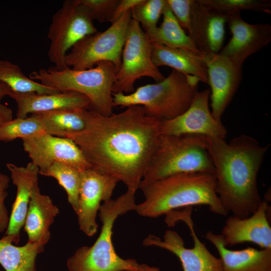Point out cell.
<instances>
[{"instance_id":"obj_13","label":"cell","mask_w":271,"mask_h":271,"mask_svg":"<svg viewBox=\"0 0 271 271\" xmlns=\"http://www.w3.org/2000/svg\"><path fill=\"white\" fill-rule=\"evenodd\" d=\"M119 181L115 178L92 168L80 172L78 211L80 229L88 236L97 231L96 216L101 202L111 199Z\"/></svg>"},{"instance_id":"obj_36","label":"cell","mask_w":271,"mask_h":271,"mask_svg":"<svg viewBox=\"0 0 271 271\" xmlns=\"http://www.w3.org/2000/svg\"><path fill=\"white\" fill-rule=\"evenodd\" d=\"M13 111L8 106L0 103V127L13 119Z\"/></svg>"},{"instance_id":"obj_4","label":"cell","mask_w":271,"mask_h":271,"mask_svg":"<svg viewBox=\"0 0 271 271\" xmlns=\"http://www.w3.org/2000/svg\"><path fill=\"white\" fill-rule=\"evenodd\" d=\"M136 192L129 190L115 199L101 204L99 216L102 222L99 236L93 245L78 248L66 262L69 271H132L138 262L133 259H124L116 252L112 236L116 218L136 206Z\"/></svg>"},{"instance_id":"obj_17","label":"cell","mask_w":271,"mask_h":271,"mask_svg":"<svg viewBox=\"0 0 271 271\" xmlns=\"http://www.w3.org/2000/svg\"><path fill=\"white\" fill-rule=\"evenodd\" d=\"M227 17L192 0L188 35L202 56L217 54L222 48Z\"/></svg>"},{"instance_id":"obj_6","label":"cell","mask_w":271,"mask_h":271,"mask_svg":"<svg viewBox=\"0 0 271 271\" xmlns=\"http://www.w3.org/2000/svg\"><path fill=\"white\" fill-rule=\"evenodd\" d=\"M117 72L112 63L102 61L84 70L69 67L63 70L54 67L40 69L30 73L29 77L59 92L81 94L89 100V109L107 116L113 113L112 87Z\"/></svg>"},{"instance_id":"obj_37","label":"cell","mask_w":271,"mask_h":271,"mask_svg":"<svg viewBox=\"0 0 271 271\" xmlns=\"http://www.w3.org/2000/svg\"><path fill=\"white\" fill-rule=\"evenodd\" d=\"M132 271H160V269L155 266H152L147 264L138 263L136 268Z\"/></svg>"},{"instance_id":"obj_9","label":"cell","mask_w":271,"mask_h":271,"mask_svg":"<svg viewBox=\"0 0 271 271\" xmlns=\"http://www.w3.org/2000/svg\"><path fill=\"white\" fill-rule=\"evenodd\" d=\"M152 43L140 24L130 20L122 50L121 62L112 87V92L128 93L134 91L136 81L149 77L158 82L165 77L153 62Z\"/></svg>"},{"instance_id":"obj_10","label":"cell","mask_w":271,"mask_h":271,"mask_svg":"<svg viewBox=\"0 0 271 271\" xmlns=\"http://www.w3.org/2000/svg\"><path fill=\"white\" fill-rule=\"evenodd\" d=\"M97 29L93 21L79 5L77 0H65L53 15L48 38L50 41L48 56L58 70L67 67L65 57L68 50Z\"/></svg>"},{"instance_id":"obj_1","label":"cell","mask_w":271,"mask_h":271,"mask_svg":"<svg viewBox=\"0 0 271 271\" xmlns=\"http://www.w3.org/2000/svg\"><path fill=\"white\" fill-rule=\"evenodd\" d=\"M84 116V129L67 138L79 147L92 168L136 192L158 147L161 121L140 105L107 116L85 109Z\"/></svg>"},{"instance_id":"obj_23","label":"cell","mask_w":271,"mask_h":271,"mask_svg":"<svg viewBox=\"0 0 271 271\" xmlns=\"http://www.w3.org/2000/svg\"><path fill=\"white\" fill-rule=\"evenodd\" d=\"M151 55L157 67L168 66L208 84L207 68L203 56L155 43H152Z\"/></svg>"},{"instance_id":"obj_39","label":"cell","mask_w":271,"mask_h":271,"mask_svg":"<svg viewBox=\"0 0 271 271\" xmlns=\"http://www.w3.org/2000/svg\"><path fill=\"white\" fill-rule=\"evenodd\" d=\"M120 271H124V270H120Z\"/></svg>"},{"instance_id":"obj_31","label":"cell","mask_w":271,"mask_h":271,"mask_svg":"<svg viewBox=\"0 0 271 271\" xmlns=\"http://www.w3.org/2000/svg\"><path fill=\"white\" fill-rule=\"evenodd\" d=\"M167 5V0H143L131 9V18L140 24L145 32L152 30L157 27Z\"/></svg>"},{"instance_id":"obj_27","label":"cell","mask_w":271,"mask_h":271,"mask_svg":"<svg viewBox=\"0 0 271 271\" xmlns=\"http://www.w3.org/2000/svg\"><path fill=\"white\" fill-rule=\"evenodd\" d=\"M0 82L7 85L12 90L19 93L54 94L57 90L32 80L23 72L17 64L0 60Z\"/></svg>"},{"instance_id":"obj_18","label":"cell","mask_w":271,"mask_h":271,"mask_svg":"<svg viewBox=\"0 0 271 271\" xmlns=\"http://www.w3.org/2000/svg\"><path fill=\"white\" fill-rule=\"evenodd\" d=\"M268 205L262 200L256 211L246 218L233 216L227 219L221 235L226 247L246 242L262 248H271V227L267 219Z\"/></svg>"},{"instance_id":"obj_35","label":"cell","mask_w":271,"mask_h":271,"mask_svg":"<svg viewBox=\"0 0 271 271\" xmlns=\"http://www.w3.org/2000/svg\"><path fill=\"white\" fill-rule=\"evenodd\" d=\"M143 0H119L112 15L111 24L117 20L121 15L131 9Z\"/></svg>"},{"instance_id":"obj_19","label":"cell","mask_w":271,"mask_h":271,"mask_svg":"<svg viewBox=\"0 0 271 271\" xmlns=\"http://www.w3.org/2000/svg\"><path fill=\"white\" fill-rule=\"evenodd\" d=\"M6 166L11 173L13 183L16 186L17 193L9 226L3 238L18 244L20 230L24 225L32 189L38 182L39 170L32 162L25 167L12 163H8Z\"/></svg>"},{"instance_id":"obj_33","label":"cell","mask_w":271,"mask_h":271,"mask_svg":"<svg viewBox=\"0 0 271 271\" xmlns=\"http://www.w3.org/2000/svg\"><path fill=\"white\" fill-rule=\"evenodd\" d=\"M168 5L181 27L189 32L192 0H167Z\"/></svg>"},{"instance_id":"obj_26","label":"cell","mask_w":271,"mask_h":271,"mask_svg":"<svg viewBox=\"0 0 271 271\" xmlns=\"http://www.w3.org/2000/svg\"><path fill=\"white\" fill-rule=\"evenodd\" d=\"M44 249L27 242L17 246L4 238L0 239V264L6 271H37L36 258Z\"/></svg>"},{"instance_id":"obj_15","label":"cell","mask_w":271,"mask_h":271,"mask_svg":"<svg viewBox=\"0 0 271 271\" xmlns=\"http://www.w3.org/2000/svg\"><path fill=\"white\" fill-rule=\"evenodd\" d=\"M203 56L207 68L208 84L211 88V112L215 119L221 121L241 82L242 66L219 53Z\"/></svg>"},{"instance_id":"obj_3","label":"cell","mask_w":271,"mask_h":271,"mask_svg":"<svg viewBox=\"0 0 271 271\" xmlns=\"http://www.w3.org/2000/svg\"><path fill=\"white\" fill-rule=\"evenodd\" d=\"M215 174L207 172L181 173L140 187L145 200L134 208L139 215L156 218L184 207L206 205L216 214L226 216L215 191Z\"/></svg>"},{"instance_id":"obj_28","label":"cell","mask_w":271,"mask_h":271,"mask_svg":"<svg viewBox=\"0 0 271 271\" xmlns=\"http://www.w3.org/2000/svg\"><path fill=\"white\" fill-rule=\"evenodd\" d=\"M40 175L57 180L65 189L68 201L77 214L78 211L80 171L64 163L56 162Z\"/></svg>"},{"instance_id":"obj_8","label":"cell","mask_w":271,"mask_h":271,"mask_svg":"<svg viewBox=\"0 0 271 271\" xmlns=\"http://www.w3.org/2000/svg\"><path fill=\"white\" fill-rule=\"evenodd\" d=\"M131 19V10L121 15L105 31L85 36L67 53L65 63L75 70L90 69L98 63H112L118 71L128 26Z\"/></svg>"},{"instance_id":"obj_24","label":"cell","mask_w":271,"mask_h":271,"mask_svg":"<svg viewBox=\"0 0 271 271\" xmlns=\"http://www.w3.org/2000/svg\"><path fill=\"white\" fill-rule=\"evenodd\" d=\"M163 16V22L160 27L145 32L150 42L170 48L183 49L202 56L191 38L185 33L179 24L168 3Z\"/></svg>"},{"instance_id":"obj_32","label":"cell","mask_w":271,"mask_h":271,"mask_svg":"<svg viewBox=\"0 0 271 271\" xmlns=\"http://www.w3.org/2000/svg\"><path fill=\"white\" fill-rule=\"evenodd\" d=\"M119 0H77L80 7L92 20L111 22Z\"/></svg>"},{"instance_id":"obj_12","label":"cell","mask_w":271,"mask_h":271,"mask_svg":"<svg viewBox=\"0 0 271 271\" xmlns=\"http://www.w3.org/2000/svg\"><path fill=\"white\" fill-rule=\"evenodd\" d=\"M24 151L39 170V174L60 162L78 171L91 168L79 147L72 140L46 133L22 139Z\"/></svg>"},{"instance_id":"obj_25","label":"cell","mask_w":271,"mask_h":271,"mask_svg":"<svg viewBox=\"0 0 271 271\" xmlns=\"http://www.w3.org/2000/svg\"><path fill=\"white\" fill-rule=\"evenodd\" d=\"M84 109H58L32 114L41 122L45 133L67 138L70 134L84 129Z\"/></svg>"},{"instance_id":"obj_2","label":"cell","mask_w":271,"mask_h":271,"mask_svg":"<svg viewBox=\"0 0 271 271\" xmlns=\"http://www.w3.org/2000/svg\"><path fill=\"white\" fill-rule=\"evenodd\" d=\"M270 145L261 146L254 138L240 134L227 143L207 137V150L215 169V191L224 210L246 218L262 201L257 175Z\"/></svg>"},{"instance_id":"obj_7","label":"cell","mask_w":271,"mask_h":271,"mask_svg":"<svg viewBox=\"0 0 271 271\" xmlns=\"http://www.w3.org/2000/svg\"><path fill=\"white\" fill-rule=\"evenodd\" d=\"M196 172L215 174L207 150V137L161 134L140 187L173 175Z\"/></svg>"},{"instance_id":"obj_29","label":"cell","mask_w":271,"mask_h":271,"mask_svg":"<svg viewBox=\"0 0 271 271\" xmlns=\"http://www.w3.org/2000/svg\"><path fill=\"white\" fill-rule=\"evenodd\" d=\"M208 9L227 18L240 14L241 11H252L271 14V2L268 0H199Z\"/></svg>"},{"instance_id":"obj_20","label":"cell","mask_w":271,"mask_h":271,"mask_svg":"<svg viewBox=\"0 0 271 271\" xmlns=\"http://www.w3.org/2000/svg\"><path fill=\"white\" fill-rule=\"evenodd\" d=\"M17 104V118L29 114L64 109H90V103L84 95L74 91L54 94L19 93L11 90L9 95Z\"/></svg>"},{"instance_id":"obj_30","label":"cell","mask_w":271,"mask_h":271,"mask_svg":"<svg viewBox=\"0 0 271 271\" xmlns=\"http://www.w3.org/2000/svg\"><path fill=\"white\" fill-rule=\"evenodd\" d=\"M45 133L40 120L34 115L25 118H16L0 127V141L8 142L18 138L35 136Z\"/></svg>"},{"instance_id":"obj_22","label":"cell","mask_w":271,"mask_h":271,"mask_svg":"<svg viewBox=\"0 0 271 271\" xmlns=\"http://www.w3.org/2000/svg\"><path fill=\"white\" fill-rule=\"evenodd\" d=\"M205 237L218 251L222 271H271V248L248 247L232 250L225 246L221 234L209 231Z\"/></svg>"},{"instance_id":"obj_34","label":"cell","mask_w":271,"mask_h":271,"mask_svg":"<svg viewBox=\"0 0 271 271\" xmlns=\"http://www.w3.org/2000/svg\"><path fill=\"white\" fill-rule=\"evenodd\" d=\"M9 183V177L0 172V233L7 230L9 223L10 217L5 204V200L8 196L7 189Z\"/></svg>"},{"instance_id":"obj_21","label":"cell","mask_w":271,"mask_h":271,"mask_svg":"<svg viewBox=\"0 0 271 271\" xmlns=\"http://www.w3.org/2000/svg\"><path fill=\"white\" fill-rule=\"evenodd\" d=\"M59 212L58 208L53 204L51 198L42 194L38 182L36 183L31 194L24 223L28 242L36 244L44 249L50 238V227Z\"/></svg>"},{"instance_id":"obj_16","label":"cell","mask_w":271,"mask_h":271,"mask_svg":"<svg viewBox=\"0 0 271 271\" xmlns=\"http://www.w3.org/2000/svg\"><path fill=\"white\" fill-rule=\"evenodd\" d=\"M227 23L231 37L219 54L238 66H242L249 56L271 41V26L268 24L248 23L240 14L228 17Z\"/></svg>"},{"instance_id":"obj_11","label":"cell","mask_w":271,"mask_h":271,"mask_svg":"<svg viewBox=\"0 0 271 271\" xmlns=\"http://www.w3.org/2000/svg\"><path fill=\"white\" fill-rule=\"evenodd\" d=\"M192 208L182 212H174L173 221L181 220L189 226L194 241L192 248H187L182 237L176 231L168 230L163 239L154 235H148L144 240V246H154L166 249L175 254L180 259L183 271H222L220 258L213 255L199 240L193 227L191 218Z\"/></svg>"},{"instance_id":"obj_5","label":"cell","mask_w":271,"mask_h":271,"mask_svg":"<svg viewBox=\"0 0 271 271\" xmlns=\"http://www.w3.org/2000/svg\"><path fill=\"white\" fill-rule=\"evenodd\" d=\"M199 82L193 76L173 69L163 80L139 87L130 94L112 93L113 106L142 105L148 116L161 121L169 120L189 108Z\"/></svg>"},{"instance_id":"obj_38","label":"cell","mask_w":271,"mask_h":271,"mask_svg":"<svg viewBox=\"0 0 271 271\" xmlns=\"http://www.w3.org/2000/svg\"><path fill=\"white\" fill-rule=\"evenodd\" d=\"M11 90V88L7 85L0 82V100L5 96H9Z\"/></svg>"},{"instance_id":"obj_14","label":"cell","mask_w":271,"mask_h":271,"mask_svg":"<svg viewBox=\"0 0 271 271\" xmlns=\"http://www.w3.org/2000/svg\"><path fill=\"white\" fill-rule=\"evenodd\" d=\"M210 90L197 91L189 108L178 116L161 121V134H197L225 139L227 130L221 121L215 119L209 107Z\"/></svg>"}]
</instances>
